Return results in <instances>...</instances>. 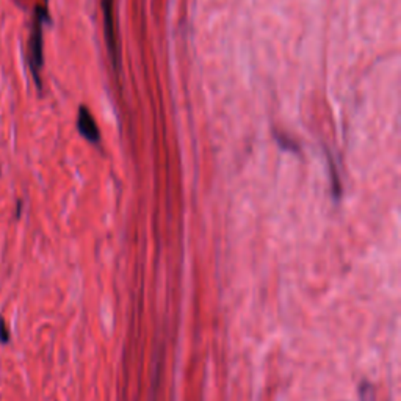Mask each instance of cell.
Listing matches in <instances>:
<instances>
[{
    "label": "cell",
    "instance_id": "277c9868",
    "mask_svg": "<svg viewBox=\"0 0 401 401\" xmlns=\"http://www.w3.org/2000/svg\"><path fill=\"white\" fill-rule=\"evenodd\" d=\"M0 342L8 343L10 342V331H8L6 321L0 317Z\"/></svg>",
    "mask_w": 401,
    "mask_h": 401
},
{
    "label": "cell",
    "instance_id": "3957f363",
    "mask_svg": "<svg viewBox=\"0 0 401 401\" xmlns=\"http://www.w3.org/2000/svg\"><path fill=\"white\" fill-rule=\"evenodd\" d=\"M77 129L80 132V135L90 141L93 145H98L100 141V132L96 121L91 115V112L86 107H80L78 110V116H77Z\"/></svg>",
    "mask_w": 401,
    "mask_h": 401
},
{
    "label": "cell",
    "instance_id": "6da1fadb",
    "mask_svg": "<svg viewBox=\"0 0 401 401\" xmlns=\"http://www.w3.org/2000/svg\"><path fill=\"white\" fill-rule=\"evenodd\" d=\"M47 19L49 18H47L46 8L36 6L30 33V69L38 90H41V69L44 65V22Z\"/></svg>",
    "mask_w": 401,
    "mask_h": 401
},
{
    "label": "cell",
    "instance_id": "7a4b0ae2",
    "mask_svg": "<svg viewBox=\"0 0 401 401\" xmlns=\"http://www.w3.org/2000/svg\"><path fill=\"white\" fill-rule=\"evenodd\" d=\"M102 11H104V35L107 49L110 53V60L115 68H120V46H118L116 36V26H115V16H113V0H102Z\"/></svg>",
    "mask_w": 401,
    "mask_h": 401
},
{
    "label": "cell",
    "instance_id": "5b68a950",
    "mask_svg": "<svg viewBox=\"0 0 401 401\" xmlns=\"http://www.w3.org/2000/svg\"><path fill=\"white\" fill-rule=\"evenodd\" d=\"M44 2H47V0H44Z\"/></svg>",
    "mask_w": 401,
    "mask_h": 401
}]
</instances>
